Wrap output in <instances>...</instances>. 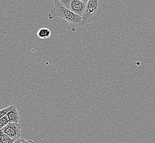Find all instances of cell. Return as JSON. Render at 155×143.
Wrapping results in <instances>:
<instances>
[{
  "mask_svg": "<svg viewBox=\"0 0 155 143\" xmlns=\"http://www.w3.org/2000/svg\"><path fill=\"white\" fill-rule=\"evenodd\" d=\"M107 9V5L103 0H88L82 21L84 25L92 23L100 18L103 12Z\"/></svg>",
  "mask_w": 155,
  "mask_h": 143,
  "instance_id": "2",
  "label": "cell"
},
{
  "mask_svg": "<svg viewBox=\"0 0 155 143\" xmlns=\"http://www.w3.org/2000/svg\"><path fill=\"white\" fill-rule=\"evenodd\" d=\"M14 143H34V142L33 140H27L25 139L24 138H19L18 139L15 140Z\"/></svg>",
  "mask_w": 155,
  "mask_h": 143,
  "instance_id": "11",
  "label": "cell"
},
{
  "mask_svg": "<svg viewBox=\"0 0 155 143\" xmlns=\"http://www.w3.org/2000/svg\"><path fill=\"white\" fill-rule=\"evenodd\" d=\"M51 34V31L48 28H43L40 29L37 32L38 37L41 39H48Z\"/></svg>",
  "mask_w": 155,
  "mask_h": 143,
  "instance_id": "6",
  "label": "cell"
},
{
  "mask_svg": "<svg viewBox=\"0 0 155 143\" xmlns=\"http://www.w3.org/2000/svg\"><path fill=\"white\" fill-rule=\"evenodd\" d=\"M9 119V122L11 123H18L20 120L19 113L17 110L16 107L14 109L8 112L6 115Z\"/></svg>",
  "mask_w": 155,
  "mask_h": 143,
  "instance_id": "5",
  "label": "cell"
},
{
  "mask_svg": "<svg viewBox=\"0 0 155 143\" xmlns=\"http://www.w3.org/2000/svg\"><path fill=\"white\" fill-rule=\"evenodd\" d=\"M60 2L68 9H70V3L72 0H59Z\"/></svg>",
  "mask_w": 155,
  "mask_h": 143,
  "instance_id": "10",
  "label": "cell"
},
{
  "mask_svg": "<svg viewBox=\"0 0 155 143\" xmlns=\"http://www.w3.org/2000/svg\"><path fill=\"white\" fill-rule=\"evenodd\" d=\"M81 1H84V2H85V3H87V2L88 1V0H81Z\"/></svg>",
  "mask_w": 155,
  "mask_h": 143,
  "instance_id": "12",
  "label": "cell"
},
{
  "mask_svg": "<svg viewBox=\"0 0 155 143\" xmlns=\"http://www.w3.org/2000/svg\"><path fill=\"white\" fill-rule=\"evenodd\" d=\"M15 141L3 133L2 129L0 130V143H14Z\"/></svg>",
  "mask_w": 155,
  "mask_h": 143,
  "instance_id": "7",
  "label": "cell"
},
{
  "mask_svg": "<svg viewBox=\"0 0 155 143\" xmlns=\"http://www.w3.org/2000/svg\"><path fill=\"white\" fill-rule=\"evenodd\" d=\"M9 123V119L6 115L0 119V130L6 126Z\"/></svg>",
  "mask_w": 155,
  "mask_h": 143,
  "instance_id": "9",
  "label": "cell"
},
{
  "mask_svg": "<svg viewBox=\"0 0 155 143\" xmlns=\"http://www.w3.org/2000/svg\"><path fill=\"white\" fill-rule=\"evenodd\" d=\"M21 126L18 123L9 122L6 126L2 129V131L13 140H16L21 137Z\"/></svg>",
  "mask_w": 155,
  "mask_h": 143,
  "instance_id": "3",
  "label": "cell"
},
{
  "mask_svg": "<svg viewBox=\"0 0 155 143\" xmlns=\"http://www.w3.org/2000/svg\"><path fill=\"white\" fill-rule=\"evenodd\" d=\"M87 3L81 0H72L70 3V10L75 14L82 17L86 9Z\"/></svg>",
  "mask_w": 155,
  "mask_h": 143,
  "instance_id": "4",
  "label": "cell"
},
{
  "mask_svg": "<svg viewBox=\"0 0 155 143\" xmlns=\"http://www.w3.org/2000/svg\"><path fill=\"white\" fill-rule=\"evenodd\" d=\"M54 7L48 13V18L53 19L56 17L65 19L74 30L76 28L84 26L82 21V17L75 14L71 11L62 5L59 0H54Z\"/></svg>",
  "mask_w": 155,
  "mask_h": 143,
  "instance_id": "1",
  "label": "cell"
},
{
  "mask_svg": "<svg viewBox=\"0 0 155 143\" xmlns=\"http://www.w3.org/2000/svg\"><path fill=\"white\" fill-rule=\"evenodd\" d=\"M16 106H14V105H11V106H8V107H7L6 108L0 110V119L2 118L5 116L6 115L7 113L8 112H9L10 111H11Z\"/></svg>",
  "mask_w": 155,
  "mask_h": 143,
  "instance_id": "8",
  "label": "cell"
}]
</instances>
